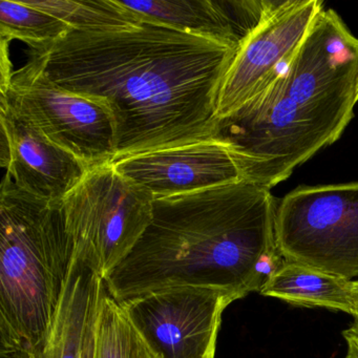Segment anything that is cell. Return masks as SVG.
Returning <instances> with one entry per match:
<instances>
[{
    "instance_id": "14",
    "label": "cell",
    "mask_w": 358,
    "mask_h": 358,
    "mask_svg": "<svg viewBox=\"0 0 358 358\" xmlns=\"http://www.w3.org/2000/svg\"><path fill=\"white\" fill-rule=\"evenodd\" d=\"M103 280L75 259L55 327L43 358H81L87 328L97 310Z\"/></svg>"
},
{
    "instance_id": "11",
    "label": "cell",
    "mask_w": 358,
    "mask_h": 358,
    "mask_svg": "<svg viewBox=\"0 0 358 358\" xmlns=\"http://www.w3.org/2000/svg\"><path fill=\"white\" fill-rule=\"evenodd\" d=\"M1 152L6 179L31 196L60 202L90 171L38 129L0 102Z\"/></svg>"
},
{
    "instance_id": "18",
    "label": "cell",
    "mask_w": 358,
    "mask_h": 358,
    "mask_svg": "<svg viewBox=\"0 0 358 358\" xmlns=\"http://www.w3.org/2000/svg\"><path fill=\"white\" fill-rule=\"evenodd\" d=\"M343 337L347 345L345 358H358V320L343 331Z\"/></svg>"
},
{
    "instance_id": "7",
    "label": "cell",
    "mask_w": 358,
    "mask_h": 358,
    "mask_svg": "<svg viewBox=\"0 0 358 358\" xmlns=\"http://www.w3.org/2000/svg\"><path fill=\"white\" fill-rule=\"evenodd\" d=\"M0 102L87 169L110 164L116 159L110 108L100 100L58 87L32 60L0 81Z\"/></svg>"
},
{
    "instance_id": "1",
    "label": "cell",
    "mask_w": 358,
    "mask_h": 358,
    "mask_svg": "<svg viewBox=\"0 0 358 358\" xmlns=\"http://www.w3.org/2000/svg\"><path fill=\"white\" fill-rule=\"evenodd\" d=\"M28 48L58 87L110 108L115 161L213 139L220 89L238 51L150 20L131 30H72Z\"/></svg>"
},
{
    "instance_id": "2",
    "label": "cell",
    "mask_w": 358,
    "mask_h": 358,
    "mask_svg": "<svg viewBox=\"0 0 358 358\" xmlns=\"http://www.w3.org/2000/svg\"><path fill=\"white\" fill-rule=\"evenodd\" d=\"M275 198L243 180L154 201L152 222L103 280L118 301L176 287L261 291L257 264L278 248Z\"/></svg>"
},
{
    "instance_id": "20",
    "label": "cell",
    "mask_w": 358,
    "mask_h": 358,
    "mask_svg": "<svg viewBox=\"0 0 358 358\" xmlns=\"http://www.w3.org/2000/svg\"><path fill=\"white\" fill-rule=\"evenodd\" d=\"M354 284H355L356 288H358V278L354 280Z\"/></svg>"
},
{
    "instance_id": "17",
    "label": "cell",
    "mask_w": 358,
    "mask_h": 358,
    "mask_svg": "<svg viewBox=\"0 0 358 358\" xmlns=\"http://www.w3.org/2000/svg\"><path fill=\"white\" fill-rule=\"evenodd\" d=\"M72 30L59 18L24 1H0L1 43L18 41L28 47L49 45Z\"/></svg>"
},
{
    "instance_id": "16",
    "label": "cell",
    "mask_w": 358,
    "mask_h": 358,
    "mask_svg": "<svg viewBox=\"0 0 358 358\" xmlns=\"http://www.w3.org/2000/svg\"><path fill=\"white\" fill-rule=\"evenodd\" d=\"M94 358H158L131 324L122 306L102 289L95 322Z\"/></svg>"
},
{
    "instance_id": "6",
    "label": "cell",
    "mask_w": 358,
    "mask_h": 358,
    "mask_svg": "<svg viewBox=\"0 0 358 358\" xmlns=\"http://www.w3.org/2000/svg\"><path fill=\"white\" fill-rule=\"evenodd\" d=\"M275 238L286 261L358 278V182L301 187L276 206Z\"/></svg>"
},
{
    "instance_id": "3",
    "label": "cell",
    "mask_w": 358,
    "mask_h": 358,
    "mask_svg": "<svg viewBox=\"0 0 358 358\" xmlns=\"http://www.w3.org/2000/svg\"><path fill=\"white\" fill-rule=\"evenodd\" d=\"M358 102V38L322 10L273 83L217 120L213 139L231 148L245 180L271 190L343 135Z\"/></svg>"
},
{
    "instance_id": "19",
    "label": "cell",
    "mask_w": 358,
    "mask_h": 358,
    "mask_svg": "<svg viewBox=\"0 0 358 358\" xmlns=\"http://www.w3.org/2000/svg\"><path fill=\"white\" fill-rule=\"evenodd\" d=\"M356 291H357V313H356V316L354 318H355V320H358V288H356Z\"/></svg>"
},
{
    "instance_id": "12",
    "label": "cell",
    "mask_w": 358,
    "mask_h": 358,
    "mask_svg": "<svg viewBox=\"0 0 358 358\" xmlns=\"http://www.w3.org/2000/svg\"><path fill=\"white\" fill-rule=\"evenodd\" d=\"M282 0H120L144 20L240 49Z\"/></svg>"
},
{
    "instance_id": "9",
    "label": "cell",
    "mask_w": 358,
    "mask_h": 358,
    "mask_svg": "<svg viewBox=\"0 0 358 358\" xmlns=\"http://www.w3.org/2000/svg\"><path fill=\"white\" fill-rule=\"evenodd\" d=\"M322 10L320 0H282L236 51L220 89L217 120L273 83L296 55Z\"/></svg>"
},
{
    "instance_id": "13",
    "label": "cell",
    "mask_w": 358,
    "mask_h": 358,
    "mask_svg": "<svg viewBox=\"0 0 358 358\" xmlns=\"http://www.w3.org/2000/svg\"><path fill=\"white\" fill-rule=\"evenodd\" d=\"M259 293L291 305L326 308L351 314L354 317L357 313V291L354 280L286 259L263 285Z\"/></svg>"
},
{
    "instance_id": "8",
    "label": "cell",
    "mask_w": 358,
    "mask_h": 358,
    "mask_svg": "<svg viewBox=\"0 0 358 358\" xmlns=\"http://www.w3.org/2000/svg\"><path fill=\"white\" fill-rule=\"evenodd\" d=\"M241 299L229 291L176 287L119 301L158 358H215L222 316Z\"/></svg>"
},
{
    "instance_id": "4",
    "label": "cell",
    "mask_w": 358,
    "mask_h": 358,
    "mask_svg": "<svg viewBox=\"0 0 358 358\" xmlns=\"http://www.w3.org/2000/svg\"><path fill=\"white\" fill-rule=\"evenodd\" d=\"M76 253L62 201L3 178L0 192V357L43 358Z\"/></svg>"
},
{
    "instance_id": "5",
    "label": "cell",
    "mask_w": 358,
    "mask_h": 358,
    "mask_svg": "<svg viewBox=\"0 0 358 358\" xmlns=\"http://www.w3.org/2000/svg\"><path fill=\"white\" fill-rule=\"evenodd\" d=\"M154 201L113 163L90 169L62 200L76 259L104 280L150 225Z\"/></svg>"
},
{
    "instance_id": "10",
    "label": "cell",
    "mask_w": 358,
    "mask_h": 358,
    "mask_svg": "<svg viewBox=\"0 0 358 358\" xmlns=\"http://www.w3.org/2000/svg\"><path fill=\"white\" fill-rule=\"evenodd\" d=\"M113 165L155 199L245 180L231 148L217 139L133 155L114 161Z\"/></svg>"
},
{
    "instance_id": "15",
    "label": "cell",
    "mask_w": 358,
    "mask_h": 358,
    "mask_svg": "<svg viewBox=\"0 0 358 358\" xmlns=\"http://www.w3.org/2000/svg\"><path fill=\"white\" fill-rule=\"evenodd\" d=\"M26 5L52 14L73 30L112 32L131 30L143 24L140 14L124 7L120 0H22Z\"/></svg>"
}]
</instances>
